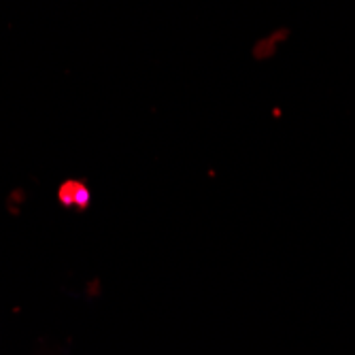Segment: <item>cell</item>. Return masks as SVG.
I'll list each match as a JSON object with an SVG mask.
<instances>
[{
	"mask_svg": "<svg viewBox=\"0 0 355 355\" xmlns=\"http://www.w3.org/2000/svg\"><path fill=\"white\" fill-rule=\"evenodd\" d=\"M87 198H89L87 196V189L81 183H77V181H69V183H64L60 187V200L64 205H69V207L83 209L87 205Z\"/></svg>",
	"mask_w": 355,
	"mask_h": 355,
	"instance_id": "1",
	"label": "cell"
}]
</instances>
